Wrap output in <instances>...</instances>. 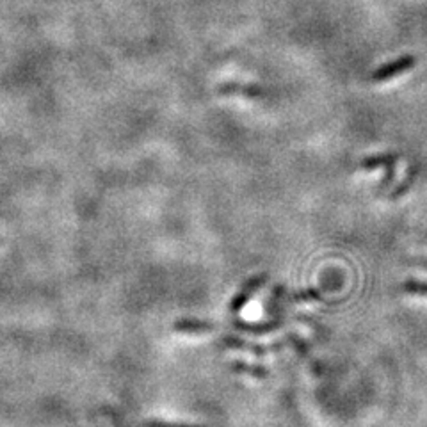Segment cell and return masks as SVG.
Returning a JSON list of instances; mask_svg holds the SVG:
<instances>
[{"label":"cell","mask_w":427,"mask_h":427,"mask_svg":"<svg viewBox=\"0 0 427 427\" xmlns=\"http://www.w3.org/2000/svg\"><path fill=\"white\" fill-rule=\"evenodd\" d=\"M415 65H417L415 56H403V57H399V59L388 63V65L379 66V68L372 73V81L385 82V81H388V79H394V77H397V75H401V73L408 72V70L413 68Z\"/></svg>","instance_id":"cell-1"},{"label":"cell","mask_w":427,"mask_h":427,"mask_svg":"<svg viewBox=\"0 0 427 427\" xmlns=\"http://www.w3.org/2000/svg\"><path fill=\"white\" fill-rule=\"evenodd\" d=\"M394 177H395V164H392L387 168V175H385V178L381 180L379 187H381V189H387V187L392 184V180H394Z\"/></svg>","instance_id":"cell-5"},{"label":"cell","mask_w":427,"mask_h":427,"mask_svg":"<svg viewBox=\"0 0 427 427\" xmlns=\"http://www.w3.org/2000/svg\"><path fill=\"white\" fill-rule=\"evenodd\" d=\"M399 155L397 154H378L371 155V157H365L360 162V168L363 170H376V168H388L392 164H397L399 162Z\"/></svg>","instance_id":"cell-2"},{"label":"cell","mask_w":427,"mask_h":427,"mask_svg":"<svg viewBox=\"0 0 427 427\" xmlns=\"http://www.w3.org/2000/svg\"><path fill=\"white\" fill-rule=\"evenodd\" d=\"M415 178H417V168H410V170H408V175L404 177V180L399 182V186L395 187V191L392 193V198H401L403 194H406L408 191L411 189V186H413Z\"/></svg>","instance_id":"cell-3"},{"label":"cell","mask_w":427,"mask_h":427,"mask_svg":"<svg viewBox=\"0 0 427 427\" xmlns=\"http://www.w3.org/2000/svg\"><path fill=\"white\" fill-rule=\"evenodd\" d=\"M424 266H426V267H427V264H424Z\"/></svg>","instance_id":"cell-6"},{"label":"cell","mask_w":427,"mask_h":427,"mask_svg":"<svg viewBox=\"0 0 427 427\" xmlns=\"http://www.w3.org/2000/svg\"><path fill=\"white\" fill-rule=\"evenodd\" d=\"M404 292H410V294H422L427 296V285L426 283H415V282H408L406 285L403 287Z\"/></svg>","instance_id":"cell-4"}]
</instances>
